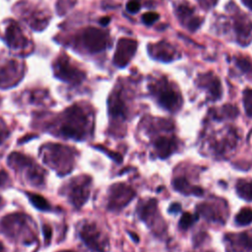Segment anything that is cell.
Listing matches in <instances>:
<instances>
[{
	"label": "cell",
	"mask_w": 252,
	"mask_h": 252,
	"mask_svg": "<svg viewBox=\"0 0 252 252\" xmlns=\"http://www.w3.org/2000/svg\"><path fill=\"white\" fill-rule=\"evenodd\" d=\"M91 115L83 107L73 105L60 118L58 134L76 140H83L91 132Z\"/></svg>",
	"instance_id": "obj_1"
},
{
	"label": "cell",
	"mask_w": 252,
	"mask_h": 252,
	"mask_svg": "<svg viewBox=\"0 0 252 252\" xmlns=\"http://www.w3.org/2000/svg\"><path fill=\"white\" fill-rule=\"evenodd\" d=\"M31 219L23 214H12L0 221V230L8 237L30 244L34 241V233L31 226Z\"/></svg>",
	"instance_id": "obj_2"
},
{
	"label": "cell",
	"mask_w": 252,
	"mask_h": 252,
	"mask_svg": "<svg viewBox=\"0 0 252 252\" xmlns=\"http://www.w3.org/2000/svg\"><path fill=\"white\" fill-rule=\"evenodd\" d=\"M42 158L55 168L60 174L70 172L74 165L75 151L69 147L58 144H48L42 147Z\"/></svg>",
	"instance_id": "obj_3"
},
{
	"label": "cell",
	"mask_w": 252,
	"mask_h": 252,
	"mask_svg": "<svg viewBox=\"0 0 252 252\" xmlns=\"http://www.w3.org/2000/svg\"><path fill=\"white\" fill-rule=\"evenodd\" d=\"M8 162L11 166L25 174L28 181L33 186H39L43 183V170L29 157H26L19 153H13L10 155Z\"/></svg>",
	"instance_id": "obj_4"
},
{
	"label": "cell",
	"mask_w": 252,
	"mask_h": 252,
	"mask_svg": "<svg viewBox=\"0 0 252 252\" xmlns=\"http://www.w3.org/2000/svg\"><path fill=\"white\" fill-rule=\"evenodd\" d=\"M92 179L89 176H79L68 184V198L74 207L81 208L90 196Z\"/></svg>",
	"instance_id": "obj_5"
},
{
	"label": "cell",
	"mask_w": 252,
	"mask_h": 252,
	"mask_svg": "<svg viewBox=\"0 0 252 252\" xmlns=\"http://www.w3.org/2000/svg\"><path fill=\"white\" fill-rule=\"evenodd\" d=\"M152 89L160 106L169 111H175L179 107L180 97L166 81L158 82Z\"/></svg>",
	"instance_id": "obj_6"
},
{
	"label": "cell",
	"mask_w": 252,
	"mask_h": 252,
	"mask_svg": "<svg viewBox=\"0 0 252 252\" xmlns=\"http://www.w3.org/2000/svg\"><path fill=\"white\" fill-rule=\"evenodd\" d=\"M80 237L83 242L93 252H104L106 246V240L102 236L100 230L94 222H88L82 225L80 229Z\"/></svg>",
	"instance_id": "obj_7"
},
{
	"label": "cell",
	"mask_w": 252,
	"mask_h": 252,
	"mask_svg": "<svg viewBox=\"0 0 252 252\" xmlns=\"http://www.w3.org/2000/svg\"><path fill=\"white\" fill-rule=\"evenodd\" d=\"M135 196L134 190L124 183L113 184L109 190L108 209L113 211L121 210Z\"/></svg>",
	"instance_id": "obj_8"
},
{
	"label": "cell",
	"mask_w": 252,
	"mask_h": 252,
	"mask_svg": "<svg viewBox=\"0 0 252 252\" xmlns=\"http://www.w3.org/2000/svg\"><path fill=\"white\" fill-rule=\"evenodd\" d=\"M54 72L56 77L71 84H78L84 78V73L73 66L66 57L58 58L54 64Z\"/></svg>",
	"instance_id": "obj_9"
},
{
	"label": "cell",
	"mask_w": 252,
	"mask_h": 252,
	"mask_svg": "<svg viewBox=\"0 0 252 252\" xmlns=\"http://www.w3.org/2000/svg\"><path fill=\"white\" fill-rule=\"evenodd\" d=\"M107 34L97 29H88L82 35V43L91 52H98L105 48Z\"/></svg>",
	"instance_id": "obj_10"
},
{
	"label": "cell",
	"mask_w": 252,
	"mask_h": 252,
	"mask_svg": "<svg viewBox=\"0 0 252 252\" xmlns=\"http://www.w3.org/2000/svg\"><path fill=\"white\" fill-rule=\"evenodd\" d=\"M136 50V41L122 38L117 44V49L113 58V62L118 67H124L131 59Z\"/></svg>",
	"instance_id": "obj_11"
},
{
	"label": "cell",
	"mask_w": 252,
	"mask_h": 252,
	"mask_svg": "<svg viewBox=\"0 0 252 252\" xmlns=\"http://www.w3.org/2000/svg\"><path fill=\"white\" fill-rule=\"evenodd\" d=\"M109 115L115 121H124L127 116L126 103L121 92H114L108 100Z\"/></svg>",
	"instance_id": "obj_12"
},
{
	"label": "cell",
	"mask_w": 252,
	"mask_h": 252,
	"mask_svg": "<svg viewBox=\"0 0 252 252\" xmlns=\"http://www.w3.org/2000/svg\"><path fill=\"white\" fill-rule=\"evenodd\" d=\"M20 65L18 62L11 61L0 68V87L8 88L9 86L15 85L22 75H20Z\"/></svg>",
	"instance_id": "obj_13"
},
{
	"label": "cell",
	"mask_w": 252,
	"mask_h": 252,
	"mask_svg": "<svg viewBox=\"0 0 252 252\" xmlns=\"http://www.w3.org/2000/svg\"><path fill=\"white\" fill-rule=\"evenodd\" d=\"M5 40L7 44L13 48H19L27 44V40L24 37L21 30L14 22L10 23L5 30Z\"/></svg>",
	"instance_id": "obj_14"
},
{
	"label": "cell",
	"mask_w": 252,
	"mask_h": 252,
	"mask_svg": "<svg viewBox=\"0 0 252 252\" xmlns=\"http://www.w3.org/2000/svg\"><path fill=\"white\" fill-rule=\"evenodd\" d=\"M155 150L160 158L169 157L177 148L176 140L173 137H158L155 141Z\"/></svg>",
	"instance_id": "obj_15"
},
{
	"label": "cell",
	"mask_w": 252,
	"mask_h": 252,
	"mask_svg": "<svg viewBox=\"0 0 252 252\" xmlns=\"http://www.w3.org/2000/svg\"><path fill=\"white\" fill-rule=\"evenodd\" d=\"M138 215L141 220H143L145 222H147L149 225L153 223V220L155 219V216L157 214V202L155 199H151L149 201H146L142 203L137 208Z\"/></svg>",
	"instance_id": "obj_16"
},
{
	"label": "cell",
	"mask_w": 252,
	"mask_h": 252,
	"mask_svg": "<svg viewBox=\"0 0 252 252\" xmlns=\"http://www.w3.org/2000/svg\"><path fill=\"white\" fill-rule=\"evenodd\" d=\"M173 187L175 190L183 194H194L197 196L203 195V190L199 187L191 186L188 181L183 177H178L173 180Z\"/></svg>",
	"instance_id": "obj_17"
},
{
	"label": "cell",
	"mask_w": 252,
	"mask_h": 252,
	"mask_svg": "<svg viewBox=\"0 0 252 252\" xmlns=\"http://www.w3.org/2000/svg\"><path fill=\"white\" fill-rule=\"evenodd\" d=\"M234 239H230L231 243L237 246L239 249L249 251L252 250V236L248 231L233 235Z\"/></svg>",
	"instance_id": "obj_18"
},
{
	"label": "cell",
	"mask_w": 252,
	"mask_h": 252,
	"mask_svg": "<svg viewBox=\"0 0 252 252\" xmlns=\"http://www.w3.org/2000/svg\"><path fill=\"white\" fill-rule=\"evenodd\" d=\"M236 192L242 199L252 201V180L239 179L236 183Z\"/></svg>",
	"instance_id": "obj_19"
},
{
	"label": "cell",
	"mask_w": 252,
	"mask_h": 252,
	"mask_svg": "<svg viewBox=\"0 0 252 252\" xmlns=\"http://www.w3.org/2000/svg\"><path fill=\"white\" fill-rule=\"evenodd\" d=\"M27 196L29 197L31 203L40 211H50L51 206L48 204L46 199H44L42 196L38 194H33V193H27Z\"/></svg>",
	"instance_id": "obj_20"
},
{
	"label": "cell",
	"mask_w": 252,
	"mask_h": 252,
	"mask_svg": "<svg viewBox=\"0 0 252 252\" xmlns=\"http://www.w3.org/2000/svg\"><path fill=\"white\" fill-rule=\"evenodd\" d=\"M235 221L239 225H246L252 221V209L242 208L235 217Z\"/></svg>",
	"instance_id": "obj_21"
},
{
	"label": "cell",
	"mask_w": 252,
	"mask_h": 252,
	"mask_svg": "<svg viewBox=\"0 0 252 252\" xmlns=\"http://www.w3.org/2000/svg\"><path fill=\"white\" fill-rule=\"evenodd\" d=\"M205 87L209 90L211 95L213 96L214 99H217L220 95V83L216 78L206 80V84H204Z\"/></svg>",
	"instance_id": "obj_22"
},
{
	"label": "cell",
	"mask_w": 252,
	"mask_h": 252,
	"mask_svg": "<svg viewBox=\"0 0 252 252\" xmlns=\"http://www.w3.org/2000/svg\"><path fill=\"white\" fill-rule=\"evenodd\" d=\"M197 219H198V217L196 218V217H194L193 215H191L189 213H184L181 216L180 220H179V226H180V228H182V229L189 228Z\"/></svg>",
	"instance_id": "obj_23"
},
{
	"label": "cell",
	"mask_w": 252,
	"mask_h": 252,
	"mask_svg": "<svg viewBox=\"0 0 252 252\" xmlns=\"http://www.w3.org/2000/svg\"><path fill=\"white\" fill-rule=\"evenodd\" d=\"M243 102H244V106L247 114L252 117V90L245 91Z\"/></svg>",
	"instance_id": "obj_24"
},
{
	"label": "cell",
	"mask_w": 252,
	"mask_h": 252,
	"mask_svg": "<svg viewBox=\"0 0 252 252\" xmlns=\"http://www.w3.org/2000/svg\"><path fill=\"white\" fill-rule=\"evenodd\" d=\"M158 19V14L155 13V12H148L146 14L143 15V22L146 24V25H152L154 24L157 20Z\"/></svg>",
	"instance_id": "obj_25"
},
{
	"label": "cell",
	"mask_w": 252,
	"mask_h": 252,
	"mask_svg": "<svg viewBox=\"0 0 252 252\" xmlns=\"http://www.w3.org/2000/svg\"><path fill=\"white\" fill-rule=\"evenodd\" d=\"M126 9H127L128 12H130L132 14H135L140 10V4H139V2L134 1V0L129 1L126 5Z\"/></svg>",
	"instance_id": "obj_26"
},
{
	"label": "cell",
	"mask_w": 252,
	"mask_h": 252,
	"mask_svg": "<svg viewBox=\"0 0 252 252\" xmlns=\"http://www.w3.org/2000/svg\"><path fill=\"white\" fill-rule=\"evenodd\" d=\"M9 130L6 127L5 123L0 119V144L3 143V141L8 137Z\"/></svg>",
	"instance_id": "obj_27"
},
{
	"label": "cell",
	"mask_w": 252,
	"mask_h": 252,
	"mask_svg": "<svg viewBox=\"0 0 252 252\" xmlns=\"http://www.w3.org/2000/svg\"><path fill=\"white\" fill-rule=\"evenodd\" d=\"M42 231H43V235H44V240L46 241V244L49 243L51 235H52V230L51 227L48 224H43L42 226Z\"/></svg>",
	"instance_id": "obj_28"
},
{
	"label": "cell",
	"mask_w": 252,
	"mask_h": 252,
	"mask_svg": "<svg viewBox=\"0 0 252 252\" xmlns=\"http://www.w3.org/2000/svg\"><path fill=\"white\" fill-rule=\"evenodd\" d=\"M9 180V177H8V174L3 171V170H0V187L4 186Z\"/></svg>",
	"instance_id": "obj_29"
},
{
	"label": "cell",
	"mask_w": 252,
	"mask_h": 252,
	"mask_svg": "<svg viewBox=\"0 0 252 252\" xmlns=\"http://www.w3.org/2000/svg\"><path fill=\"white\" fill-rule=\"evenodd\" d=\"M180 209H181V207H180V205L178 203H173L172 205H170L168 211L170 213H177V212L180 211Z\"/></svg>",
	"instance_id": "obj_30"
},
{
	"label": "cell",
	"mask_w": 252,
	"mask_h": 252,
	"mask_svg": "<svg viewBox=\"0 0 252 252\" xmlns=\"http://www.w3.org/2000/svg\"><path fill=\"white\" fill-rule=\"evenodd\" d=\"M100 22H101V25H107V23L109 22V19H108V18H104V19L101 20Z\"/></svg>",
	"instance_id": "obj_31"
},
{
	"label": "cell",
	"mask_w": 252,
	"mask_h": 252,
	"mask_svg": "<svg viewBox=\"0 0 252 252\" xmlns=\"http://www.w3.org/2000/svg\"><path fill=\"white\" fill-rule=\"evenodd\" d=\"M0 252H5V250H4V247H3V245L0 243Z\"/></svg>",
	"instance_id": "obj_32"
}]
</instances>
